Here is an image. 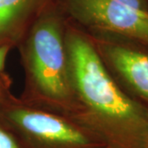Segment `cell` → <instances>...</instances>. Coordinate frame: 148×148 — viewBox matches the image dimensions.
I'll list each match as a JSON object with an SVG mask.
<instances>
[{
	"mask_svg": "<svg viewBox=\"0 0 148 148\" xmlns=\"http://www.w3.org/2000/svg\"><path fill=\"white\" fill-rule=\"evenodd\" d=\"M145 148H148V137L147 138V141H146V144H145Z\"/></svg>",
	"mask_w": 148,
	"mask_h": 148,
	"instance_id": "obj_11",
	"label": "cell"
},
{
	"mask_svg": "<svg viewBox=\"0 0 148 148\" xmlns=\"http://www.w3.org/2000/svg\"><path fill=\"white\" fill-rule=\"evenodd\" d=\"M8 51H9V46L8 45L0 46V72L4 68Z\"/></svg>",
	"mask_w": 148,
	"mask_h": 148,
	"instance_id": "obj_9",
	"label": "cell"
},
{
	"mask_svg": "<svg viewBox=\"0 0 148 148\" xmlns=\"http://www.w3.org/2000/svg\"><path fill=\"white\" fill-rule=\"evenodd\" d=\"M103 148H119V147H114V146H112V145H106V146H105Z\"/></svg>",
	"mask_w": 148,
	"mask_h": 148,
	"instance_id": "obj_10",
	"label": "cell"
},
{
	"mask_svg": "<svg viewBox=\"0 0 148 148\" xmlns=\"http://www.w3.org/2000/svg\"><path fill=\"white\" fill-rule=\"evenodd\" d=\"M65 44L73 93L88 110L80 125L105 145L145 148L147 108L123 90L87 38L69 32Z\"/></svg>",
	"mask_w": 148,
	"mask_h": 148,
	"instance_id": "obj_1",
	"label": "cell"
},
{
	"mask_svg": "<svg viewBox=\"0 0 148 148\" xmlns=\"http://www.w3.org/2000/svg\"><path fill=\"white\" fill-rule=\"evenodd\" d=\"M0 148H22L16 138L0 125Z\"/></svg>",
	"mask_w": 148,
	"mask_h": 148,
	"instance_id": "obj_7",
	"label": "cell"
},
{
	"mask_svg": "<svg viewBox=\"0 0 148 148\" xmlns=\"http://www.w3.org/2000/svg\"><path fill=\"white\" fill-rule=\"evenodd\" d=\"M123 4L132 7L137 10L148 12V3L146 0H116Z\"/></svg>",
	"mask_w": 148,
	"mask_h": 148,
	"instance_id": "obj_8",
	"label": "cell"
},
{
	"mask_svg": "<svg viewBox=\"0 0 148 148\" xmlns=\"http://www.w3.org/2000/svg\"><path fill=\"white\" fill-rule=\"evenodd\" d=\"M27 60L32 82L40 95L59 104L73 97L65 37L56 16H43L33 27Z\"/></svg>",
	"mask_w": 148,
	"mask_h": 148,
	"instance_id": "obj_2",
	"label": "cell"
},
{
	"mask_svg": "<svg viewBox=\"0 0 148 148\" xmlns=\"http://www.w3.org/2000/svg\"><path fill=\"white\" fill-rule=\"evenodd\" d=\"M7 118L31 148H103L105 143L79 123L43 110L14 108Z\"/></svg>",
	"mask_w": 148,
	"mask_h": 148,
	"instance_id": "obj_3",
	"label": "cell"
},
{
	"mask_svg": "<svg viewBox=\"0 0 148 148\" xmlns=\"http://www.w3.org/2000/svg\"><path fill=\"white\" fill-rule=\"evenodd\" d=\"M32 2L33 0H0V40L10 33Z\"/></svg>",
	"mask_w": 148,
	"mask_h": 148,
	"instance_id": "obj_6",
	"label": "cell"
},
{
	"mask_svg": "<svg viewBox=\"0 0 148 148\" xmlns=\"http://www.w3.org/2000/svg\"><path fill=\"white\" fill-rule=\"evenodd\" d=\"M99 49L106 67L123 90L148 109V47L107 34Z\"/></svg>",
	"mask_w": 148,
	"mask_h": 148,
	"instance_id": "obj_5",
	"label": "cell"
},
{
	"mask_svg": "<svg viewBox=\"0 0 148 148\" xmlns=\"http://www.w3.org/2000/svg\"><path fill=\"white\" fill-rule=\"evenodd\" d=\"M74 18L88 27L148 47V12L116 0H69Z\"/></svg>",
	"mask_w": 148,
	"mask_h": 148,
	"instance_id": "obj_4",
	"label": "cell"
}]
</instances>
